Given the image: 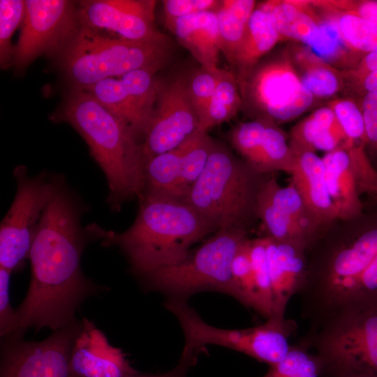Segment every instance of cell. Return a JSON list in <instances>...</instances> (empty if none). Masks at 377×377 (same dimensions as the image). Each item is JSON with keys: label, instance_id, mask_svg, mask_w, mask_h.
<instances>
[{"label": "cell", "instance_id": "1", "mask_svg": "<svg viewBox=\"0 0 377 377\" xmlns=\"http://www.w3.org/2000/svg\"><path fill=\"white\" fill-rule=\"evenodd\" d=\"M91 231L82 228L77 204L57 182L34 237L29 287L17 309L18 327L13 335L24 337L29 328L60 329L76 320L84 300L103 290L81 269L89 239L97 238L89 236Z\"/></svg>", "mask_w": 377, "mask_h": 377}, {"label": "cell", "instance_id": "2", "mask_svg": "<svg viewBox=\"0 0 377 377\" xmlns=\"http://www.w3.org/2000/svg\"><path fill=\"white\" fill-rule=\"evenodd\" d=\"M132 226L121 233L103 231V246H117L140 276L177 264L191 246L214 230L184 200L142 194Z\"/></svg>", "mask_w": 377, "mask_h": 377}, {"label": "cell", "instance_id": "3", "mask_svg": "<svg viewBox=\"0 0 377 377\" xmlns=\"http://www.w3.org/2000/svg\"><path fill=\"white\" fill-rule=\"evenodd\" d=\"M64 120L87 143L108 184V202L114 209L144 187L142 145L131 128L84 90L75 89L66 99Z\"/></svg>", "mask_w": 377, "mask_h": 377}, {"label": "cell", "instance_id": "4", "mask_svg": "<svg viewBox=\"0 0 377 377\" xmlns=\"http://www.w3.org/2000/svg\"><path fill=\"white\" fill-rule=\"evenodd\" d=\"M169 40L135 41L111 38L82 25L64 45L62 66L76 89L140 68L160 70L170 53Z\"/></svg>", "mask_w": 377, "mask_h": 377}, {"label": "cell", "instance_id": "5", "mask_svg": "<svg viewBox=\"0 0 377 377\" xmlns=\"http://www.w3.org/2000/svg\"><path fill=\"white\" fill-rule=\"evenodd\" d=\"M244 161L239 160L223 145L215 142L202 173L190 188L185 202L215 232L244 228L253 212L260 183Z\"/></svg>", "mask_w": 377, "mask_h": 377}, {"label": "cell", "instance_id": "6", "mask_svg": "<svg viewBox=\"0 0 377 377\" xmlns=\"http://www.w3.org/2000/svg\"><path fill=\"white\" fill-rule=\"evenodd\" d=\"M244 228L218 230L180 262L140 276L149 290L168 297L186 300L202 291L241 296L232 272V260L247 239Z\"/></svg>", "mask_w": 377, "mask_h": 377}, {"label": "cell", "instance_id": "7", "mask_svg": "<svg viewBox=\"0 0 377 377\" xmlns=\"http://www.w3.org/2000/svg\"><path fill=\"white\" fill-rule=\"evenodd\" d=\"M323 360L325 377L353 371L377 375V309L334 317L301 343Z\"/></svg>", "mask_w": 377, "mask_h": 377}, {"label": "cell", "instance_id": "8", "mask_svg": "<svg viewBox=\"0 0 377 377\" xmlns=\"http://www.w3.org/2000/svg\"><path fill=\"white\" fill-rule=\"evenodd\" d=\"M165 306L178 319L184 336L185 349L200 353L207 344L224 346L272 365L288 352V335L274 319L246 329L229 330L205 323L185 299L168 297Z\"/></svg>", "mask_w": 377, "mask_h": 377}, {"label": "cell", "instance_id": "9", "mask_svg": "<svg viewBox=\"0 0 377 377\" xmlns=\"http://www.w3.org/2000/svg\"><path fill=\"white\" fill-rule=\"evenodd\" d=\"M14 175L17 192L0 228V267L10 273L20 272L29 259L36 228L57 185L45 173L29 177L22 166Z\"/></svg>", "mask_w": 377, "mask_h": 377}, {"label": "cell", "instance_id": "10", "mask_svg": "<svg viewBox=\"0 0 377 377\" xmlns=\"http://www.w3.org/2000/svg\"><path fill=\"white\" fill-rule=\"evenodd\" d=\"M243 101L276 124L295 119L313 105L315 98L303 85L288 47L258 64L249 78Z\"/></svg>", "mask_w": 377, "mask_h": 377}, {"label": "cell", "instance_id": "11", "mask_svg": "<svg viewBox=\"0 0 377 377\" xmlns=\"http://www.w3.org/2000/svg\"><path fill=\"white\" fill-rule=\"evenodd\" d=\"M82 320L39 341L11 335L1 340L0 377H73L70 357Z\"/></svg>", "mask_w": 377, "mask_h": 377}, {"label": "cell", "instance_id": "12", "mask_svg": "<svg viewBox=\"0 0 377 377\" xmlns=\"http://www.w3.org/2000/svg\"><path fill=\"white\" fill-rule=\"evenodd\" d=\"M364 144H347L325 153L322 158L325 179L338 219H351L362 213V192L372 193L377 171L372 167Z\"/></svg>", "mask_w": 377, "mask_h": 377}, {"label": "cell", "instance_id": "13", "mask_svg": "<svg viewBox=\"0 0 377 377\" xmlns=\"http://www.w3.org/2000/svg\"><path fill=\"white\" fill-rule=\"evenodd\" d=\"M198 127L190 99L188 78L176 77L160 86L156 107L142 145L144 162L178 147Z\"/></svg>", "mask_w": 377, "mask_h": 377}, {"label": "cell", "instance_id": "14", "mask_svg": "<svg viewBox=\"0 0 377 377\" xmlns=\"http://www.w3.org/2000/svg\"><path fill=\"white\" fill-rule=\"evenodd\" d=\"M77 28L72 3L65 0H27L13 61L24 67L39 55L64 46Z\"/></svg>", "mask_w": 377, "mask_h": 377}, {"label": "cell", "instance_id": "15", "mask_svg": "<svg viewBox=\"0 0 377 377\" xmlns=\"http://www.w3.org/2000/svg\"><path fill=\"white\" fill-rule=\"evenodd\" d=\"M156 1L151 0H87L80 2L82 25L117 33L135 41H167L154 25Z\"/></svg>", "mask_w": 377, "mask_h": 377}, {"label": "cell", "instance_id": "16", "mask_svg": "<svg viewBox=\"0 0 377 377\" xmlns=\"http://www.w3.org/2000/svg\"><path fill=\"white\" fill-rule=\"evenodd\" d=\"M229 140L244 161L256 172L283 171L290 174L294 154L286 133L263 117L241 122L229 133Z\"/></svg>", "mask_w": 377, "mask_h": 377}, {"label": "cell", "instance_id": "17", "mask_svg": "<svg viewBox=\"0 0 377 377\" xmlns=\"http://www.w3.org/2000/svg\"><path fill=\"white\" fill-rule=\"evenodd\" d=\"M70 371L73 377H130L139 373L121 349L112 346L105 334L85 318L72 347Z\"/></svg>", "mask_w": 377, "mask_h": 377}, {"label": "cell", "instance_id": "18", "mask_svg": "<svg viewBox=\"0 0 377 377\" xmlns=\"http://www.w3.org/2000/svg\"><path fill=\"white\" fill-rule=\"evenodd\" d=\"M265 239L274 299V317L284 318L288 302L294 295L299 294L305 281L308 267L306 249L268 237H265Z\"/></svg>", "mask_w": 377, "mask_h": 377}, {"label": "cell", "instance_id": "19", "mask_svg": "<svg viewBox=\"0 0 377 377\" xmlns=\"http://www.w3.org/2000/svg\"><path fill=\"white\" fill-rule=\"evenodd\" d=\"M294 156L290 181L316 223L319 225L338 219L328 190L323 158L311 151L300 152Z\"/></svg>", "mask_w": 377, "mask_h": 377}, {"label": "cell", "instance_id": "20", "mask_svg": "<svg viewBox=\"0 0 377 377\" xmlns=\"http://www.w3.org/2000/svg\"><path fill=\"white\" fill-rule=\"evenodd\" d=\"M165 25L201 66L218 68L221 48L216 12L193 14Z\"/></svg>", "mask_w": 377, "mask_h": 377}, {"label": "cell", "instance_id": "21", "mask_svg": "<svg viewBox=\"0 0 377 377\" xmlns=\"http://www.w3.org/2000/svg\"><path fill=\"white\" fill-rule=\"evenodd\" d=\"M257 5L268 13L283 40L308 47L314 42L321 17L312 1L269 0Z\"/></svg>", "mask_w": 377, "mask_h": 377}, {"label": "cell", "instance_id": "22", "mask_svg": "<svg viewBox=\"0 0 377 377\" xmlns=\"http://www.w3.org/2000/svg\"><path fill=\"white\" fill-rule=\"evenodd\" d=\"M281 41L283 40L269 15L257 5L249 19L233 65L237 69L235 75L242 98L247 81L260 59Z\"/></svg>", "mask_w": 377, "mask_h": 377}, {"label": "cell", "instance_id": "23", "mask_svg": "<svg viewBox=\"0 0 377 377\" xmlns=\"http://www.w3.org/2000/svg\"><path fill=\"white\" fill-rule=\"evenodd\" d=\"M289 146L294 154L304 151L326 153L349 143L332 110L325 105L295 124L290 133Z\"/></svg>", "mask_w": 377, "mask_h": 377}, {"label": "cell", "instance_id": "24", "mask_svg": "<svg viewBox=\"0 0 377 377\" xmlns=\"http://www.w3.org/2000/svg\"><path fill=\"white\" fill-rule=\"evenodd\" d=\"M82 90L123 121L138 137L145 136L152 114L142 107L122 76L102 80Z\"/></svg>", "mask_w": 377, "mask_h": 377}, {"label": "cell", "instance_id": "25", "mask_svg": "<svg viewBox=\"0 0 377 377\" xmlns=\"http://www.w3.org/2000/svg\"><path fill=\"white\" fill-rule=\"evenodd\" d=\"M291 61L304 87L316 99L330 98L346 89L342 71L327 63L308 46H288Z\"/></svg>", "mask_w": 377, "mask_h": 377}, {"label": "cell", "instance_id": "26", "mask_svg": "<svg viewBox=\"0 0 377 377\" xmlns=\"http://www.w3.org/2000/svg\"><path fill=\"white\" fill-rule=\"evenodd\" d=\"M142 194L185 200L186 195L181 186L179 147L154 156L145 162Z\"/></svg>", "mask_w": 377, "mask_h": 377}, {"label": "cell", "instance_id": "27", "mask_svg": "<svg viewBox=\"0 0 377 377\" xmlns=\"http://www.w3.org/2000/svg\"><path fill=\"white\" fill-rule=\"evenodd\" d=\"M312 3L321 17V22L318 34L309 47L327 63L341 71L352 68L363 56L346 44L332 15L317 1H312Z\"/></svg>", "mask_w": 377, "mask_h": 377}, {"label": "cell", "instance_id": "28", "mask_svg": "<svg viewBox=\"0 0 377 377\" xmlns=\"http://www.w3.org/2000/svg\"><path fill=\"white\" fill-rule=\"evenodd\" d=\"M256 6L253 0H224L216 12L221 52L232 66Z\"/></svg>", "mask_w": 377, "mask_h": 377}, {"label": "cell", "instance_id": "29", "mask_svg": "<svg viewBox=\"0 0 377 377\" xmlns=\"http://www.w3.org/2000/svg\"><path fill=\"white\" fill-rule=\"evenodd\" d=\"M242 103L236 75L223 69L207 110L196 131L207 133L212 128L230 121L237 114Z\"/></svg>", "mask_w": 377, "mask_h": 377}, {"label": "cell", "instance_id": "30", "mask_svg": "<svg viewBox=\"0 0 377 377\" xmlns=\"http://www.w3.org/2000/svg\"><path fill=\"white\" fill-rule=\"evenodd\" d=\"M317 2L332 15L341 36L350 49L364 56L377 48V26L355 13L336 10L325 1Z\"/></svg>", "mask_w": 377, "mask_h": 377}, {"label": "cell", "instance_id": "31", "mask_svg": "<svg viewBox=\"0 0 377 377\" xmlns=\"http://www.w3.org/2000/svg\"><path fill=\"white\" fill-rule=\"evenodd\" d=\"M215 142L208 133L195 131L179 146L181 156V186L185 193V198L190 188L205 170Z\"/></svg>", "mask_w": 377, "mask_h": 377}, {"label": "cell", "instance_id": "32", "mask_svg": "<svg viewBox=\"0 0 377 377\" xmlns=\"http://www.w3.org/2000/svg\"><path fill=\"white\" fill-rule=\"evenodd\" d=\"M260 188L271 200L311 239L314 227L318 226L309 213L294 184L286 186L278 184L275 178L262 182Z\"/></svg>", "mask_w": 377, "mask_h": 377}, {"label": "cell", "instance_id": "33", "mask_svg": "<svg viewBox=\"0 0 377 377\" xmlns=\"http://www.w3.org/2000/svg\"><path fill=\"white\" fill-rule=\"evenodd\" d=\"M263 377H325L322 359L302 343L291 346L286 357L269 366Z\"/></svg>", "mask_w": 377, "mask_h": 377}, {"label": "cell", "instance_id": "34", "mask_svg": "<svg viewBox=\"0 0 377 377\" xmlns=\"http://www.w3.org/2000/svg\"><path fill=\"white\" fill-rule=\"evenodd\" d=\"M249 251L256 291V311L268 319L274 317V306L265 237L249 239Z\"/></svg>", "mask_w": 377, "mask_h": 377}, {"label": "cell", "instance_id": "35", "mask_svg": "<svg viewBox=\"0 0 377 377\" xmlns=\"http://www.w3.org/2000/svg\"><path fill=\"white\" fill-rule=\"evenodd\" d=\"M326 105L334 112L349 143L366 145L365 123L360 101L345 96L332 98Z\"/></svg>", "mask_w": 377, "mask_h": 377}, {"label": "cell", "instance_id": "36", "mask_svg": "<svg viewBox=\"0 0 377 377\" xmlns=\"http://www.w3.org/2000/svg\"><path fill=\"white\" fill-rule=\"evenodd\" d=\"M24 13L25 1H0V63L2 68L6 67L13 60L11 38L24 20Z\"/></svg>", "mask_w": 377, "mask_h": 377}, {"label": "cell", "instance_id": "37", "mask_svg": "<svg viewBox=\"0 0 377 377\" xmlns=\"http://www.w3.org/2000/svg\"><path fill=\"white\" fill-rule=\"evenodd\" d=\"M222 72L223 69L219 67L207 68L201 66L188 79V94L198 119V124L207 110Z\"/></svg>", "mask_w": 377, "mask_h": 377}, {"label": "cell", "instance_id": "38", "mask_svg": "<svg viewBox=\"0 0 377 377\" xmlns=\"http://www.w3.org/2000/svg\"><path fill=\"white\" fill-rule=\"evenodd\" d=\"M247 239L235 254L232 264V275L241 296V303L256 311V291Z\"/></svg>", "mask_w": 377, "mask_h": 377}, {"label": "cell", "instance_id": "39", "mask_svg": "<svg viewBox=\"0 0 377 377\" xmlns=\"http://www.w3.org/2000/svg\"><path fill=\"white\" fill-rule=\"evenodd\" d=\"M12 273L0 267V337L5 338L16 333L18 327L17 310L10 300V277Z\"/></svg>", "mask_w": 377, "mask_h": 377}, {"label": "cell", "instance_id": "40", "mask_svg": "<svg viewBox=\"0 0 377 377\" xmlns=\"http://www.w3.org/2000/svg\"><path fill=\"white\" fill-rule=\"evenodd\" d=\"M165 24L173 20L207 11L219 9L221 1L215 0H165L163 1Z\"/></svg>", "mask_w": 377, "mask_h": 377}, {"label": "cell", "instance_id": "41", "mask_svg": "<svg viewBox=\"0 0 377 377\" xmlns=\"http://www.w3.org/2000/svg\"><path fill=\"white\" fill-rule=\"evenodd\" d=\"M359 100L364 119L366 146L377 154V93L366 92Z\"/></svg>", "mask_w": 377, "mask_h": 377}, {"label": "cell", "instance_id": "42", "mask_svg": "<svg viewBox=\"0 0 377 377\" xmlns=\"http://www.w3.org/2000/svg\"><path fill=\"white\" fill-rule=\"evenodd\" d=\"M325 2L336 10L355 13L377 26V1L335 0Z\"/></svg>", "mask_w": 377, "mask_h": 377}, {"label": "cell", "instance_id": "43", "mask_svg": "<svg viewBox=\"0 0 377 377\" xmlns=\"http://www.w3.org/2000/svg\"><path fill=\"white\" fill-rule=\"evenodd\" d=\"M377 71V48L367 53L352 68L342 71L346 89H353L367 75Z\"/></svg>", "mask_w": 377, "mask_h": 377}, {"label": "cell", "instance_id": "44", "mask_svg": "<svg viewBox=\"0 0 377 377\" xmlns=\"http://www.w3.org/2000/svg\"><path fill=\"white\" fill-rule=\"evenodd\" d=\"M195 364V362L193 357L182 355L176 367L165 373L151 374L139 372L130 377H186L188 370Z\"/></svg>", "mask_w": 377, "mask_h": 377}, {"label": "cell", "instance_id": "45", "mask_svg": "<svg viewBox=\"0 0 377 377\" xmlns=\"http://www.w3.org/2000/svg\"><path fill=\"white\" fill-rule=\"evenodd\" d=\"M352 90L360 95L366 92L377 93V71L365 76Z\"/></svg>", "mask_w": 377, "mask_h": 377}, {"label": "cell", "instance_id": "46", "mask_svg": "<svg viewBox=\"0 0 377 377\" xmlns=\"http://www.w3.org/2000/svg\"><path fill=\"white\" fill-rule=\"evenodd\" d=\"M330 377H377V375L368 371H353L339 374Z\"/></svg>", "mask_w": 377, "mask_h": 377}, {"label": "cell", "instance_id": "47", "mask_svg": "<svg viewBox=\"0 0 377 377\" xmlns=\"http://www.w3.org/2000/svg\"><path fill=\"white\" fill-rule=\"evenodd\" d=\"M376 195H377V189H376V193H375Z\"/></svg>", "mask_w": 377, "mask_h": 377}]
</instances>
